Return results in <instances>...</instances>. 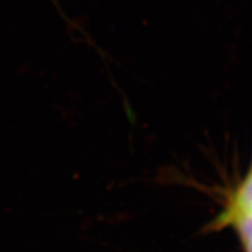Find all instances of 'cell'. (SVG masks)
<instances>
[{"mask_svg":"<svg viewBox=\"0 0 252 252\" xmlns=\"http://www.w3.org/2000/svg\"><path fill=\"white\" fill-rule=\"evenodd\" d=\"M220 220L224 226L252 229V165L244 180L229 198Z\"/></svg>","mask_w":252,"mask_h":252,"instance_id":"obj_1","label":"cell"},{"mask_svg":"<svg viewBox=\"0 0 252 252\" xmlns=\"http://www.w3.org/2000/svg\"><path fill=\"white\" fill-rule=\"evenodd\" d=\"M241 239L242 245L245 252H252V229L248 228H238L235 229Z\"/></svg>","mask_w":252,"mask_h":252,"instance_id":"obj_2","label":"cell"}]
</instances>
